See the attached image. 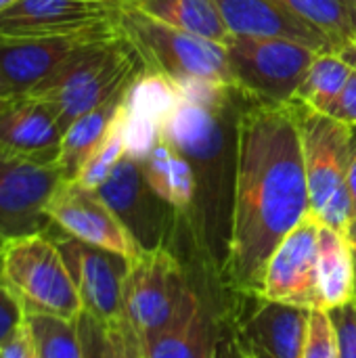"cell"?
I'll return each mask as SVG.
<instances>
[{"label": "cell", "mask_w": 356, "mask_h": 358, "mask_svg": "<svg viewBox=\"0 0 356 358\" xmlns=\"http://www.w3.org/2000/svg\"><path fill=\"white\" fill-rule=\"evenodd\" d=\"M294 107L304 151L311 214L323 227L346 235L355 216L346 174L356 149V128L304 103L294 101Z\"/></svg>", "instance_id": "obj_4"}, {"label": "cell", "mask_w": 356, "mask_h": 358, "mask_svg": "<svg viewBox=\"0 0 356 358\" xmlns=\"http://www.w3.org/2000/svg\"><path fill=\"white\" fill-rule=\"evenodd\" d=\"M319 27L338 48L356 40V0H275Z\"/></svg>", "instance_id": "obj_25"}, {"label": "cell", "mask_w": 356, "mask_h": 358, "mask_svg": "<svg viewBox=\"0 0 356 358\" xmlns=\"http://www.w3.org/2000/svg\"><path fill=\"white\" fill-rule=\"evenodd\" d=\"M220 327L204 302L170 329L143 342L145 358H212Z\"/></svg>", "instance_id": "obj_21"}, {"label": "cell", "mask_w": 356, "mask_h": 358, "mask_svg": "<svg viewBox=\"0 0 356 358\" xmlns=\"http://www.w3.org/2000/svg\"><path fill=\"white\" fill-rule=\"evenodd\" d=\"M118 27L141 52L147 71L164 73L170 80L201 78L235 86L225 44L174 29L128 6L120 8Z\"/></svg>", "instance_id": "obj_7"}, {"label": "cell", "mask_w": 356, "mask_h": 358, "mask_svg": "<svg viewBox=\"0 0 356 358\" xmlns=\"http://www.w3.org/2000/svg\"><path fill=\"white\" fill-rule=\"evenodd\" d=\"M2 248H4V241L0 239V266H2Z\"/></svg>", "instance_id": "obj_43"}, {"label": "cell", "mask_w": 356, "mask_h": 358, "mask_svg": "<svg viewBox=\"0 0 356 358\" xmlns=\"http://www.w3.org/2000/svg\"><path fill=\"white\" fill-rule=\"evenodd\" d=\"M120 126H122L126 157H130L134 162H145L149 157V153L155 149V145L162 141L164 126H159L151 120H145V117L130 115L124 109H122Z\"/></svg>", "instance_id": "obj_29"}, {"label": "cell", "mask_w": 356, "mask_h": 358, "mask_svg": "<svg viewBox=\"0 0 356 358\" xmlns=\"http://www.w3.org/2000/svg\"><path fill=\"white\" fill-rule=\"evenodd\" d=\"M233 84L252 101L287 105L296 101L317 50L311 46L275 40L233 36L225 40Z\"/></svg>", "instance_id": "obj_8"}, {"label": "cell", "mask_w": 356, "mask_h": 358, "mask_svg": "<svg viewBox=\"0 0 356 358\" xmlns=\"http://www.w3.org/2000/svg\"><path fill=\"white\" fill-rule=\"evenodd\" d=\"M346 185H348V193H350V199H353V206H355V214H356V149H355V155H353V162H350V166H348Z\"/></svg>", "instance_id": "obj_37"}, {"label": "cell", "mask_w": 356, "mask_h": 358, "mask_svg": "<svg viewBox=\"0 0 356 358\" xmlns=\"http://www.w3.org/2000/svg\"><path fill=\"white\" fill-rule=\"evenodd\" d=\"M97 193L143 252L172 250L170 243L183 218L149 187L141 162L124 155Z\"/></svg>", "instance_id": "obj_9"}, {"label": "cell", "mask_w": 356, "mask_h": 358, "mask_svg": "<svg viewBox=\"0 0 356 358\" xmlns=\"http://www.w3.org/2000/svg\"><path fill=\"white\" fill-rule=\"evenodd\" d=\"M308 321L311 308L260 298V306L233 336L260 358H302Z\"/></svg>", "instance_id": "obj_18"}, {"label": "cell", "mask_w": 356, "mask_h": 358, "mask_svg": "<svg viewBox=\"0 0 356 358\" xmlns=\"http://www.w3.org/2000/svg\"><path fill=\"white\" fill-rule=\"evenodd\" d=\"M25 323V313L6 285L0 281V352L17 338Z\"/></svg>", "instance_id": "obj_33"}, {"label": "cell", "mask_w": 356, "mask_h": 358, "mask_svg": "<svg viewBox=\"0 0 356 358\" xmlns=\"http://www.w3.org/2000/svg\"><path fill=\"white\" fill-rule=\"evenodd\" d=\"M122 6L136 8L159 23L225 44L229 29L216 0H124Z\"/></svg>", "instance_id": "obj_23"}, {"label": "cell", "mask_w": 356, "mask_h": 358, "mask_svg": "<svg viewBox=\"0 0 356 358\" xmlns=\"http://www.w3.org/2000/svg\"><path fill=\"white\" fill-rule=\"evenodd\" d=\"M336 329L338 358H356V300L329 310Z\"/></svg>", "instance_id": "obj_32"}, {"label": "cell", "mask_w": 356, "mask_h": 358, "mask_svg": "<svg viewBox=\"0 0 356 358\" xmlns=\"http://www.w3.org/2000/svg\"><path fill=\"white\" fill-rule=\"evenodd\" d=\"M327 115L336 117V120H338V122H342V124H348V126L356 128V71L355 69H353V76L348 78V82H346V86H344V90H342L340 99L334 103V107L329 109V113H327Z\"/></svg>", "instance_id": "obj_34"}, {"label": "cell", "mask_w": 356, "mask_h": 358, "mask_svg": "<svg viewBox=\"0 0 356 358\" xmlns=\"http://www.w3.org/2000/svg\"><path fill=\"white\" fill-rule=\"evenodd\" d=\"M235 338V336H233ZM235 348H237V355H239V358H260L256 352H252L248 346H243V344H239L237 340H235Z\"/></svg>", "instance_id": "obj_40"}, {"label": "cell", "mask_w": 356, "mask_h": 358, "mask_svg": "<svg viewBox=\"0 0 356 358\" xmlns=\"http://www.w3.org/2000/svg\"><path fill=\"white\" fill-rule=\"evenodd\" d=\"M80 334H82V344H84V358H103L99 323L86 313L80 317Z\"/></svg>", "instance_id": "obj_35"}, {"label": "cell", "mask_w": 356, "mask_h": 358, "mask_svg": "<svg viewBox=\"0 0 356 358\" xmlns=\"http://www.w3.org/2000/svg\"><path fill=\"white\" fill-rule=\"evenodd\" d=\"M126 90L118 92L103 105L94 107L92 111L84 113L82 117H78L63 132L57 164H59L65 180H76L78 174L82 172V168L86 166V162L105 143V138L109 136V132L113 130V126L118 124V120L122 115Z\"/></svg>", "instance_id": "obj_19"}, {"label": "cell", "mask_w": 356, "mask_h": 358, "mask_svg": "<svg viewBox=\"0 0 356 358\" xmlns=\"http://www.w3.org/2000/svg\"><path fill=\"white\" fill-rule=\"evenodd\" d=\"M199 304L201 298L172 250L159 248L130 260L124 283V321L141 344L170 329Z\"/></svg>", "instance_id": "obj_6"}, {"label": "cell", "mask_w": 356, "mask_h": 358, "mask_svg": "<svg viewBox=\"0 0 356 358\" xmlns=\"http://www.w3.org/2000/svg\"><path fill=\"white\" fill-rule=\"evenodd\" d=\"M0 281L25 315L78 321L84 304L71 273L48 233L4 241Z\"/></svg>", "instance_id": "obj_5"}, {"label": "cell", "mask_w": 356, "mask_h": 358, "mask_svg": "<svg viewBox=\"0 0 356 358\" xmlns=\"http://www.w3.org/2000/svg\"><path fill=\"white\" fill-rule=\"evenodd\" d=\"M311 214L304 151L294 103L248 99L237 120V174L222 283L260 298L277 245Z\"/></svg>", "instance_id": "obj_1"}, {"label": "cell", "mask_w": 356, "mask_h": 358, "mask_svg": "<svg viewBox=\"0 0 356 358\" xmlns=\"http://www.w3.org/2000/svg\"><path fill=\"white\" fill-rule=\"evenodd\" d=\"M245 101L237 86L218 105L180 101L162 128V136L185 155L195 176V199L183 216V229L204 258V266L220 281L233 224L237 120Z\"/></svg>", "instance_id": "obj_2"}, {"label": "cell", "mask_w": 356, "mask_h": 358, "mask_svg": "<svg viewBox=\"0 0 356 358\" xmlns=\"http://www.w3.org/2000/svg\"><path fill=\"white\" fill-rule=\"evenodd\" d=\"M178 103L180 94L174 80L164 73L145 71L128 86L124 96V111L164 126Z\"/></svg>", "instance_id": "obj_26"}, {"label": "cell", "mask_w": 356, "mask_h": 358, "mask_svg": "<svg viewBox=\"0 0 356 358\" xmlns=\"http://www.w3.org/2000/svg\"><path fill=\"white\" fill-rule=\"evenodd\" d=\"M113 2H115V4H120V6L124 4V0H113Z\"/></svg>", "instance_id": "obj_44"}, {"label": "cell", "mask_w": 356, "mask_h": 358, "mask_svg": "<svg viewBox=\"0 0 356 358\" xmlns=\"http://www.w3.org/2000/svg\"><path fill=\"white\" fill-rule=\"evenodd\" d=\"M302 358H338V340L329 313L311 310Z\"/></svg>", "instance_id": "obj_30"}, {"label": "cell", "mask_w": 356, "mask_h": 358, "mask_svg": "<svg viewBox=\"0 0 356 358\" xmlns=\"http://www.w3.org/2000/svg\"><path fill=\"white\" fill-rule=\"evenodd\" d=\"M212 358H239L237 348H235V338H233V334H218L216 348H214Z\"/></svg>", "instance_id": "obj_36"}, {"label": "cell", "mask_w": 356, "mask_h": 358, "mask_svg": "<svg viewBox=\"0 0 356 358\" xmlns=\"http://www.w3.org/2000/svg\"><path fill=\"white\" fill-rule=\"evenodd\" d=\"M13 2H17V0H0V13H2L4 8H8Z\"/></svg>", "instance_id": "obj_42"}, {"label": "cell", "mask_w": 356, "mask_h": 358, "mask_svg": "<svg viewBox=\"0 0 356 358\" xmlns=\"http://www.w3.org/2000/svg\"><path fill=\"white\" fill-rule=\"evenodd\" d=\"M346 239H348V245H350V250H353V258H355V273H356V214L353 216L350 224H348Z\"/></svg>", "instance_id": "obj_39"}, {"label": "cell", "mask_w": 356, "mask_h": 358, "mask_svg": "<svg viewBox=\"0 0 356 358\" xmlns=\"http://www.w3.org/2000/svg\"><path fill=\"white\" fill-rule=\"evenodd\" d=\"M57 243L78 294L84 313L99 325H113L124 319V283L130 260L122 254L80 241L59 227L46 231Z\"/></svg>", "instance_id": "obj_10"}, {"label": "cell", "mask_w": 356, "mask_h": 358, "mask_svg": "<svg viewBox=\"0 0 356 358\" xmlns=\"http://www.w3.org/2000/svg\"><path fill=\"white\" fill-rule=\"evenodd\" d=\"M350 76L353 67L340 59L338 52H317L304 82L298 88L296 101L321 113H329Z\"/></svg>", "instance_id": "obj_24"}, {"label": "cell", "mask_w": 356, "mask_h": 358, "mask_svg": "<svg viewBox=\"0 0 356 358\" xmlns=\"http://www.w3.org/2000/svg\"><path fill=\"white\" fill-rule=\"evenodd\" d=\"M46 214L55 227L80 241L122 254L128 260L143 254L99 193L80 187L76 180H63L59 185L48 201Z\"/></svg>", "instance_id": "obj_13"}, {"label": "cell", "mask_w": 356, "mask_h": 358, "mask_svg": "<svg viewBox=\"0 0 356 358\" xmlns=\"http://www.w3.org/2000/svg\"><path fill=\"white\" fill-rule=\"evenodd\" d=\"M99 331L103 358H145L141 340L124 319L113 325H99Z\"/></svg>", "instance_id": "obj_31"}, {"label": "cell", "mask_w": 356, "mask_h": 358, "mask_svg": "<svg viewBox=\"0 0 356 358\" xmlns=\"http://www.w3.org/2000/svg\"><path fill=\"white\" fill-rule=\"evenodd\" d=\"M338 55H340V59H344L353 69L356 71V40L355 42H348V44H344L342 48H338L336 50Z\"/></svg>", "instance_id": "obj_38"}, {"label": "cell", "mask_w": 356, "mask_h": 358, "mask_svg": "<svg viewBox=\"0 0 356 358\" xmlns=\"http://www.w3.org/2000/svg\"><path fill=\"white\" fill-rule=\"evenodd\" d=\"M118 27L111 25L59 36H0V73L15 96L29 94L50 78L82 44Z\"/></svg>", "instance_id": "obj_14"}, {"label": "cell", "mask_w": 356, "mask_h": 358, "mask_svg": "<svg viewBox=\"0 0 356 358\" xmlns=\"http://www.w3.org/2000/svg\"><path fill=\"white\" fill-rule=\"evenodd\" d=\"M42 358H84L80 319H59L48 315H25Z\"/></svg>", "instance_id": "obj_27"}, {"label": "cell", "mask_w": 356, "mask_h": 358, "mask_svg": "<svg viewBox=\"0 0 356 358\" xmlns=\"http://www.w3.org/2000/svg\"><path fill=\"white\" fill-rule=\"evenodd\" d=\"M147 65L120 27L82 44L27 96L46 103L65 132L71 122L126 90Z\"/></svg>", "instance_id": "obj_3"}, {"label": "cell", "mask_w": 356, "mask_h": 358, "mask_svg": "<svg viewBox=\"0 0 356 358\" xmlns=\"http://www.w3.org/2000/svg\"><path fill=\"white\" fill-rule=\"evenodd\" d=\"M10 96H15V94H13V90L8 88L6 80H4L2 73H0V101H2V99H10Z\"/></svg>", "instance_id": "obj_41"}, {"label": "cell", "mask_w": 356, "mask_h": 358, "mask_svg": "<svg viewBox=\"0 0 356 358\" xmlns=\"http://www.w3.org/2000/svg\"><path fill=\"white\" fill-rule=\"evenodd\" d=\"M216 6L233 36L290 40L317 52H336L334 42L319 27L275 0H216Z\"/></svg>", "instance_id": "obj_17"}, {"label": "cell", "mask_w": 356, "mask_h": 358, "mask_svg": "<svg viewBox=\"0 0 356 358\" xmlns=\"http://www.w3.org/2000/svg\"><path fill=\"white\" fill-rule=\"evenodd\" d=\"M321 222L308 214L273 252L262 279V300L317 308V256Z\"/></svg>", "instance_id": "obj_12"}, {"label": "cell", "mask_w": 356, "mask_h": 358, "mask_svg": "<svg viewBox=\"0 0 356 358\" xmlns=\"http://www.w3.org/2000/svg\"><path fill=\"white\" fill-rule=\"evenodd\" d=\"M353 300H356V273L348 239L346 235L321 224L315 310L329 313Z\"/></svg>", "instance_id": "obj_20"}, {"label": "cell", "mask_w": 356, "mask_h": 358, "mask_svg": "<svg viewBox=\"0 0 356 358\" xmlns=\"http://www.w3.org/2000/svg\"><path fill=\"white\" fill-rule=\"evenodd\" d=\"M61 138L57 115L40 99L21 94L0 101V153L52 164L59 157Z\"/></svg>", "instance_id": "obj_16"}, {"label": "cell", "mask_w": 356, "mask_h": 358, "mask_svg": "<svg viewBox=\"0 0 356 358\" xmlns=\"http://www.w3.org/2000/svg\"><path fill=\"white\" fill-rule=\"evenodd\" d=\"M113 0H17L0 13V36L78 34L118 21Z\"/></svg>", "instance_id": "obj_15"}, {"label": "cell", "mask_w": 356, "mask_h": 358, "mask_svg": "<svg viewBox=\"0 0 356 358\" xmlns=\"http://www.w3.org/2000/svg\"><path fill=\"white\" fill-rule=\"evenodd\" d=\"M120 122H122V115H120L118 124L113 126V130L109 132V136L105 138V143L94 151V155L86 162V166L78 174L76 182L80 187L90 189V191H97L109 178V174L115 170V166L120 164V159L126 155Z\"/></svg>", "instance_id": "obj_28"}, {"label": "cell", "mask_w": 356, "mask_h": 358, "mask_svg": "<svg viewBox=\"0 0 356 358\" xmlns=\"http://www.w3.org/2000/svg\"><path fill=\"white\" fill-rule=\"evenodd\" d=\"M141 166L149 187L168 206H172L180 218L187 216L195 199V176L185 155L162 136V141L155 145L149 157L141 162Z\"/></svg>", "instance_id": "obj_22"}, {"label": "cell", "mask_w": 356, "mask_h": 358, "mask_svg": "<svg viewBox=\"0 0 356 358\" xmlns=\"http://www.w3.org/2000/svg\"><path fill=\"white\" fill-rule=\"evenodd\" d=\"M63 180L57 162L40 164L0 153V239L46 233L52 227L46 208Z\"/></svg>", "instance_id": "obj_11"}]
</instances>
